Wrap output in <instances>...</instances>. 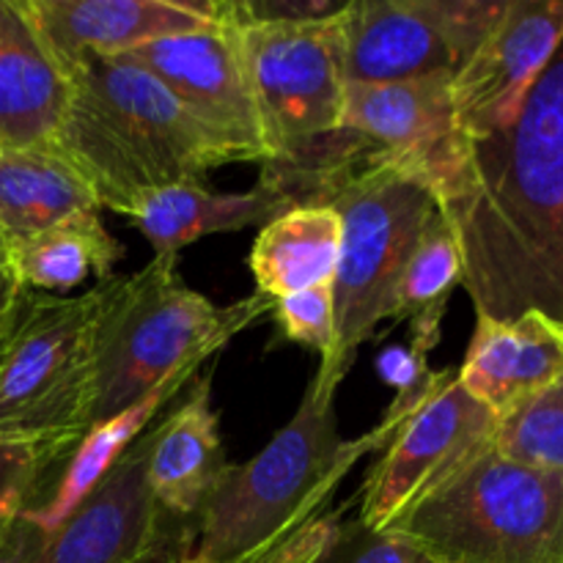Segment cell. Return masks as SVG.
Masks as SVG:
<instances>
[{
    "mask_svg": "<svg viewBox=\"0 0 563 563\" xmlns=\"http://www.w3.org/2000/svg\"><path fill=\"white\" fill-rule=\"evenodd\" d=\"M476 317H542L563 335V38L504 130L462 146L434 187Z\"/></svg>",
    "mask_w": 563,
    "mask_h": 563,
    "instance_id": "1",
    "label": "cell"
},
{
    "mask_svg": "<svg viewBox=\"0 0 563 563\" xmlns=\"http://www.w3.org/2000/svg\"><path fill=\"white\" fill-rule=\"evenodd\" d=\"M69 108L53 141L99 207L130 218L152 192L203 181L236 152L126 55L86 58L69 77Z\"/></svg>",
    "mask_w": 563,
    "mask_h": 563,
    "instance_id": "2",
    "label": "cell"
},
{
    "mask_svg": "<svg viewBox=\"0 0 563 563\" xmlns=\"http://www.w3.org/2000/svg\"><path fill=\"white\" fill-rule=\"evenodd\" d=\"M339 379L317 372L300 407L245 465H229L190 526L181 528L185 563H242L267 553L324 515L346 473L394 434L377 427L344 440L335 416Z\"/></svg>",
    "mask_w": 563,
    "mask_h": 563,
    "instance_id": "3",
    "label": "cell"
},
{
    "mask_svg": "<svg viewBox=\"0 0 563 563\" xmlns=\"http://www.w3.org/2000/svg\"><path fill=\"white\" fill-rule=\"evenodd\" d=\"M269 308L273 300L262 295L214 306L185 284L176 256H154L137 273L104 280L93 330L91 427L137 405L176 374L203 368Z\"/></svg>",
    "mask_w": 563,
    "mask_h": 563,
    "instance_id": "4",
    "label": "cell"
},
{
    "mask_svg": "<svg viewBox=\"0 0 563 563\" xmlns=\"http://www.w3.org/2000/svg\"><path fill=\"white\" fill-rule=\"evenodd\" d=\"M311 203L341 218V253L333 278L335 344L319 372L344 383L357 350L394 319L396 289L412 247L438 212L427 181L377 157H363L324 176Z\"/></svg>",
    "mask_w": 563,
    "mask_h": 563,
    "instance_id": "5",
    "label": "cell"
},
{
    "mask_svg": "<svg viewBox=\"0 0 563 563\" xmlns=\"http://www.w3.org/2000/svg\"><path fill=\"white\" fill-rule=\"evenodd\" d=\"M388 528L440 563H563V473L506 460L489 443Z\"/></svg>",
    "mask_w": 563,
    "mask_h": 563,
    "instance_id": "6",
    "label": "cell"
},
{
    "mask_svg": "<svg viewBox=\"0 0 563 563\" xmlns=\"http://www.w3.org/2000/svg\"><path fill=\"white\" fill-rule=\"evenodd\" d=\"M102 284L77 297L20 286L0 317V440L75 449L88 432Z\"/></svg>",
    "mask_w": 563,
    "mask_h": 563,
    "instance_id": "7",
    "label": "cell"
},
{
    "mask_svg": "<svg viewBox=\"0 0 563 563\" xmlns=\"http://www.w3.org/2000/svg\"><path fill=\"white\" fill-rule=\"evenodd\" d=\"M236 31L267 141L264 165L297 163L339 132L346 93L344 16Z\"/></svg>",
    "mask_w": 563,
    "mask_h": 563,
    "instance_id": "8",
    "label": "cell"
},
{
    "mask_svg": "<svg viewBox=\"0 0 563 563\" xmlns=\"http://www.w3.org/2000/svg\"><path fill=\"white\" fill-rule=\"evenodd\" d=\"M504 9L506 0H352L344 14L346 82L454 77Z\"/></svg>",
    "mask_w": 563,
    "mask_h": 563,
    "instance_id": "9",
    "label": "cell"
},
{
    "mask_svg": "<svg viewBox=\"0 0 563 563\" xmlns=\"http://www.w3.org/2000/svg\"><path fill=\"white\" fill-rule=\"evenodd\" d=\"M498 416L473 399L456 372L401 423L385 445L361 495L357 520L368 528L394 526L407 509L493 443Z\"/></svg>",
    "mask_w": 563,
    "mask_h": 563,
    "instance_id": "10",
    "label": "cell"
},
{
    "mask_svg": "<svg viewBox=\"0 0 563 563\" xmlns=\"http://www.w3.org/2000/svg\"><path fill=\"white\" fill-rule=\"evenodd\" d=\"M148 443L152 427L53 531H38L20 515L25 528L22 563H154L163 559L181 531L174 539L165 531L170 517L157 506L146 478Z\"/></svg>",
    "mask_w": 563,
    "mask_h": 563,
    "instance_id": "11",
    "label": "cell"
},
{
    "mask_svg": "<svg viewBox=\"0 0 563 563\" xmlns=\"http://www.w3.org/2000/svg\"><path fill=\"white\" fill-rule=\"evenodd\" d=\"M229 143L240 159L267 163L262 115L247 77L240 31L218 20L207 31L179 33L126 53Z\"/></svg>",
    "mask_w": 563,
    "mask_h": 563,
    "instance_id": "12",
    "label": "cell"
},
{
    "mask_svg": "<svg viewBox=\"0 0 563 563\" xmlns=\"http://www.w3.org/2000/svg\"><path fill=\"white\" fill-rule=\"evenodd\" d=\"M339 130L383 163L427 181L432 192L465 146L456 130L451 75L346 82Z\"/></svg>",
    "mask_w": 563,
    "mask_h": 563,
    "instance_id": "13",
    "label": "cell"
},
{
    "mask_svg": "<svg viewBox=\"0 0 563 563\" xmlns=\"http://www.w3.org/2000/svg\"><path fill=\"white\" fill-rule=\"evenodd\" d=\"M563 38V0H506L504 14L451 77L456 130L478 141L520 113Z\"/></svg>",
    "mask_w": 563,
    "mask_h": 563,
    "instance_id": "14",
    "label": "cell"
},
{
    "mask_svg": "<svg viewBox=\"0 0 563 563\" xmlns=\"http://www.w3.org/2000/svg\"><path fill=\"white\" fill-rule=\"evenodd\" d=\"M66 77L86 58H113L218 22L214 0H22Z\"/></svg>",
    "mask_w": 563,
    "mask_h": 563,
    "instance_id": "15",
    "label": "cell"
},
{
    "mask_svg": "<svg viewBox=\"0 0 563 563\" xmlns=\"http://www.w3.org/2000/svg\"><path fill=\"white\" fill-rule=\"evenodd\" d=\"M225 467L229 460L212 405V377L201 374L192 379L190 396L152 427L148 487L170 520L190 522L207 504Z\"/></svg>",
    "mask_w": 563,
    "mask_h": 563,
    "instance_id": "16",
    "label": "cell"
},
{
    "mask_svg": "<svg viewBox=\"0 0 563 563\" xmlns=\"http://www.w3.org/2000/svg\"><path fill=\"white\" fill-rule=\"evenodd\" d=\"M69 93L22 0H0V148H53Z\"/></svg>",
    "mask_w": 563,
    "mask_h": 563,
    "instance_id": "17",
    "label": "cell"
},
{
    "mask_svg": "<svg viewBox=\"0 0 563 563\" xmlns=\"http://www.w3.org/2000/svg\"><path fill=\"white\" fill-rule=\"evenodd\" d=\"M563 377V335L542 317L495 322L476 317L456 379L495 416H506L528 396Z\"/></svg>",
    "mask_w": 563,
    "mask_h": 563,
    "instance_id": "18",
    "label": "cell"
},
{
    "mask_svg": "<svg viewBox=\"0 0 563 563\" xmlns=\"http://www.w3.org/2000/svg\"><path fill=\"white\" fill-rule=\"evenodd\" d=\"M291 207H297L295 198L264 176L242 192H220L203 181H181L143 198L126 220L152 242L154 256H179L181 247L209 234L264 229Z\"/></svg>",
    "mask_w": 563,
    "mask_h": 563,
    "instance_id": "19",
    "label": "cell"
},
{
    "mask_svg": "<svg viewBox=\"0 0 563 563\" xmlns=\"http://www.w3.org/2000/svg\"><path fill=\"white\" fill-rule=\"evenodd\" d=\"M99 201L80 174L53 148H0V256L31 236L82 212H99Z\"/></svg>",
    "mask_w": 563,
    "mask_h": 563,
    "instance_id": "20",
    "label": "cell"
},
{
    "mask_svg": "<svg viewBox=\"0 0 563 563\" xmlns=\"http://www.w3.org/2000/svg\"><path fill=\"white\" fill-rule=\"evenodd\" d=\"M341 253V218L328 203L291 207L258 231L251 247L256 295L267 300L333 284Z\"/></svg>",
    "mask_w": 563,
    "mask_h": 563,
    "instance_id": "21",
    "label": "cell"
},
{
    "mask_svg": "<svg viewBox=\"0 0 563 563\" xmlns=\"http://www.w3.org/2000/svg\"><path fill=\"white\" fill-rule=\"evenodd\" d=\"M198 372H201V368H187V372L176 374L174 379H168L165 385L154 388L148 396H143L137 405L115 412L108 421L88 427V432L82 434L80 443L75 445V451L64 460L66 467L64 473H60L58 484H55L53 495H49L42 506H31L27 511H22V517L44 533L58 528L60 522L80 506V500L86 498V495L91 493L115 465H119V460L130 451V445L135 443L148 427H154L159 412H163L181 390L190 388L192 379L198 377Z\"/></svg>",
    "mask_w": 563,
    "mask_h": 563,
    "instance_id": "22",
    "label": "cell"
},
{
    "mask_svg": "<svg viewBox=\"0 0 563 563\" xmlns=\"http://www.w3.org/2000/svg\"><path fill=\"white\" fill-rule=\"evenodd\" d=\"M121 258L124 245L104 229L99 212H82L16 245L5 264L22 289L60 297L88 278L110 280Z\"/></svg>",
    "mask_w": 563,
    "mask_h": 563,
    "instance_id": "23",
    "label": "cell"
},
{
    "mask_svg": "<svg viewBox=\"0 0 563 563\" xmlns=\"http://www.w3.org/2000/svg\"><path fill=\"white\" fill-rule=\"evenodd\" d=\"M456 286H462V253L454 229L438 209L407 258L396 289L394 319H416L421 313L445 311V302Z\"/></svg>",
    "mask_w": 563,
    "mask_h": 563,
    "instance_id": "24",
    "label": "cell"
},
{
    "mask_svg": "<svg viewBox=\"0 0 563 563\" xmlns=\"http://www.w3.org/2000/svg\"><path fill=\"white\" fill-rule=\"evenodd\" d=\"M493 451L520 465L563 473V377L498 418Z\"/></svg>",
    "mask_w": 563,
    "mask_h": 563,
    "instance_id": "25",
    "label": "cell"
},
{
    "mask_svg": "<svg viewBox=\"0 0 563 563\" xmlns=\"http://www.w3.org/2000/svg\"><path fill=\"white\" fill-rule=\"evenodd\" d=\"M429 346L410 339L407 344L385 346L377 357V374L385 385L396 390L394 405L385 412L379 427L390 434L445 383L454 372H432L429 368Z\"/></svg>",
    "mask_w": 563,
    "mask_h": 563,
    "instance_id": "26",
    "label": "cell"
},
{
    "mask_svg": "<svg viewBox=\"0 0 563 563\" xmlns=\"http://www.w3.org/2000/svg\"><path fill=\"white\" fill-rule=\"evenodd\" d=\"M71 445L0 440V528L31 509V498L53 462L66 460Z\"/></svg>",
    "mask_w": 563,
    "mask_h": 563,
    "instance_id": "27",
    "label": "cell"
},
{
    "mask_svg": "<svg viewBox=\"0 0 563 563\" xmlns=\"http://www.w3.org/2000/svg\"><path fill=\"white\" fill-rule=\"evenodd\" d=\"M319 563H440L427 548L394 528H368L361 520H341L333 542Z\"/></svg>",
    "mask_w": 563,
    "mask_h": 563,
    "instance_id": "28",
    "label": "cell"
},
{
    "mask_svg": "<svg viewBox=\"0 0 563 563\" xmlns=\"http://www.w3.org/2000/svg\"><path fill=\"white\" fill-rule=\"evenodd\" d=\"M278 317L280 335L286 341L308 346L328 357L335 344V300L333 284L313 286V289L297 291V295L280 297L273 302Z\"/></svg>",
    "mask_w": 563,
    "mask_h": 563,
    "instance_id": "29",
    "label": "cell"
},
{
    "mask_svg": "<svg viewBox=\"0 0 563 563\" xmlns=\"http://www.w3.org/2000/svg\"><path fill=\"white\" fill-rule=\"evenodd\" d=\"M218 5V20L236 27L302 25L344 16L352 0H229Z\"/></svg>",
    "mask_w": 563,
    "mask_h": 563,
    "instance_id": "30",
    "label": "cell"
},
{
    "mask_svg": "<svg viewBox=\"0 0 563 563\" xmlns=\"http://www.w3.org/2000/svg\"><path fill=\"white\" fill-rule=\"evenodd\" d=\"M339 526L341 511H324L322 517H317V520L308 522L306 528L291 533L289 539L275 544L273 550L242 563H319L324 550H328V544L333 542Z\"/></svg>",
    "mask_w": 563,
    "mask_h": 563,
    "instance_id": "31",
    "label": "cell"
},
{
    "mask_svg": "<svg viewBox=\"0 0 563 563\" xmlns=\"http://www.w3.org/2000/svg\"><path fill=\"white\" fill-rule=\"evenodd\" d=\"M16 291H20V284L14 280V275H11L9 264H5V258L0 256V317H3L5 308L11 306V300L16 297Z\"/></svg>",
    "mask_w": 563,
    "mask_h": 563,
    "instance_id": "32",
    "label": "cell"
},
{
    "mask_svg": "<svg viewBox=\"0 0 563 563\" xmlns=\"http://www.w3.org/2000/svg\"><path fill=\"white\" fill-rule=\"evenodd\" d=\"M179 539H181V537H179ZM154 563H185V561H181V555H179V542H176L174 548H170L168 553L163 555V559H157Z\"/></svg>",
    "mask_w": 563,
    "mask_h": 563,
    "instance_id": "33",
    "label": "cell"
}]
</instances>
